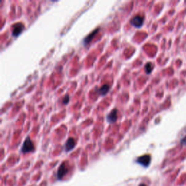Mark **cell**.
Wrapping results in <instances>:
<instances>
[{"label": "cell", "instance_id": "1", "mask_svg": "<svg viewBox=\"0 0 186 186\" xmlns=\"http://www.w3.org/2000/svg\"><path fill=\"white\" fill-rule=\"evenodd\" d=\"M34 151V144L32 143L31 140L29 138V137L25 140L24 143L21 147V153H27L29 152H32Z\"/></svg>", "mask_w": 186, "mask_h": 186}, {"label": "cell", "instance_id": "7", "mask_svg": "<svg viewBox=\"0 0 186 186\" xmlns=\"http://www.w3.org/2000/svg\"><path fill=\"white\" fill-rule=\"evenodd\" d=\"M75 145H76L75 140H73V138H72V137H70V138L67 140L66 143H65V151L66 152H69L70 151H71L72 149L74 148Z\"/></svg>", "mask_w": 186, "mask_h": 186}, {"label": "cell", "instance_id": "3", "mask_svg": "<svg viewBox=\"0 0 186 186\" xmlns=\"http://www.w3.org/2000/svg\"><path fill=\"white\" fill-rule=\"evenodd\" d=\"M151 156L149 155H144L140 157H138L136 159V162L139 164H140L143 167H148L150 163H151Z\"/></svg>", "mask_w": 186, "mask_h": 186}, {"label": "cell", "instance_id": "11", "mask_svg": "<svg viewBox=\"0 0 186 186\" xmlns=\"http://www.w3.org/2000/svg\"><path fill=\"white\" fill-rule=\"evenodd\" d=\"M69 100H70L69 96L68 95H65V97H64V98H63V103L64 105H66V104L69 103Z\"/></svg>", "mask_w": 186, "mask_h": 186}, {"label": "cell", "instance_id": "5", "mask_svg": "<svg viewBox=\"0 0 186 186\" xmlns=\"http://www.w3.org/2000/svg\"><path fill=\"white\" fill-rule=\"evenodd\" d=\"M130 23L136 28H140L143 26V18L140 15H135L131 19Z\"/></svg>", "mask_w": 186, "mask_h": 186}, {"label": "cell", "instance_id": "4", "mask_svg": "<svg viewBox=\"0 0 186 186\" xmlns=\"http://www.w3.org/2000/svg\"><path fill=\"white\" fill-rule=\"evenodd\" d=\"M24 25L21 23H15L13 26V36L15 37H18V36L22 33V31H23Z\"/></svg>", "mask_w": 186, "mask_h": 186}, {"label": "cell", "instance_id": "6", "mask_svg": "<svg viewBox=\"0 0 186 186\" xmlns=\"http://www.w3.org/2000/svg\"><path fill=\"white\" fill-rule=\"evenodd\" d=\"M117 113H118V111L117 109H113L111 112H110L107 116L108 122L110 124L114 123L117 119Z\"/></svg>", "mask_w": 186, "mask_h": 186}, {"label": "cell", "instance_id": "13", "mask_svg": "<svg viewBox=\"0 0 186 186\" xmlns=\"http://www.w3.org/2000/svg\"><path fill=\"white\" fill-rule=\"evenodd\" d=\"M139 186H146L145 185V184H143V183H142V184H140V185Z\"/></svg>", "mask_w": 186, "mask_h": 186}, {"label": "cell", "instance_id": "12", "mask_svg": "<svg viewBox=\"0 0 186 186\" xmlns=\"http://www.w3.org/2000/svg\"><path fill=\"white\" fill-rule=\"evenodd\" d=\"M182 144L184 145H186V137H184L183 139V140H182Z\"/></svg>", "mask_w": 186, "mask_h": 186}, {"label": "cell", "instance_id": "10", "mask_svg": "<svg viewBox=\"0 0 186 186\" xmlns=\"http://www.w3.org/2000/svg\"><path fill=\"white\" fill-rule=\"evenodd\" d=\"M152 69H153V68H152V64L151 63H148L146 64V65H145V71H146V73H148V74H149V73H151Z\"/></svg>", "mask_w": 186, "mask_h": 186}, {"label": "cell", "instance_id": "2", "mask_svg": "<svg viewBox=\"0 0 186 186\" xmlns=\"http://www.w3.org/2000/svg\"><path fill=\"white\" fill-rule=\"evenodd\" d=\"M68 172H69V167H68L67 164L65 162L62 163L61 165L60 166L58 170H57V179L62 180Z\"/></svg>", "mask_w": 186, "mask_h": 186}, {"label": "cell", "instance_id": "9", "mask_svg": "<svg viewBox=\"0 0 186 186\" xmlns=\"http://www.w3.org/2000/svg\"><path fill=\"white\" fill-rule=\"evenodd\" d=\"M110 89L109 85H104L98 89V94L100 95H105L109 93Z\"/></svg>", "mask_w": 186, "mask_h": 186}, {"label": "cell", "instance_id": "8", "mask_svg": "<svg viewBox=\"0 0 186 186\" xmlns=\"http://www.w3.org/2000/svg\"><path fill=\"white\" fill-rule=\"evenodd\" d=\"M98 31H99V29H95V31L92 32L91 34H89L88 35L87 37H85V39H84V42H83V43H84V45H89V42H90L92 41V39H93V38L95 37V34H97Z\"/></svg>", "mask_w": 186, "mask_h": 186}]
</instances>
